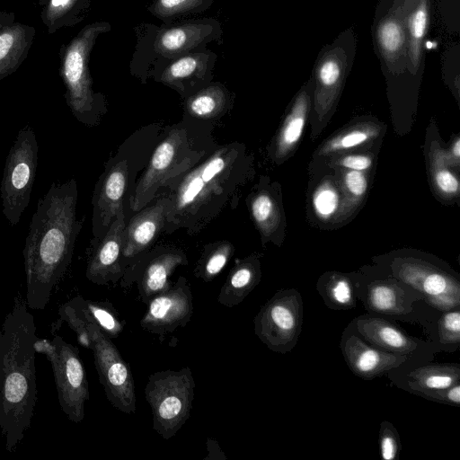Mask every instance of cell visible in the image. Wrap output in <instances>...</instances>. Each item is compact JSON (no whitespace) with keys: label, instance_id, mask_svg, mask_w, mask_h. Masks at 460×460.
<instances>
[{"label":"cell","instance_id":"31","mask_svg":"<svg viewBox=\"0 0 460 460\" xmlns=\"http://www.w3.org/2000/svg\"><path fill=\"white\" fill-rule=\"evenodd\" d=\"M366 297V305L376 313L400 315L410 309L404 291L394 282L376 281L369 284Z\"/></svg>","mask_w":460,"mask_h":460},{"label":"cell","instance_id":"22","mask_svg":"<svg viewBox=\"0 0 460 460\" xmlns=\"http://www.w3.org/2000/svg\"><path fill=\"white\" fill-rule=\"evenodd\" d=\"M58 314L61 320L71 317L93 323L110 338L119 336L124 329L123 323L110 302L93 301L76 296L61 305Z\"/></svg>","mask_w":460,"mask_h":460},{"label":"cell","instance_id":"26","mask_svg":"<svg viewBox=\"0 0 460 460\" xmlns=\"http://www.w3.org/2000/svg\"><path fill=\"white\" fill-rule=\"evenodd\" d=\"M234 94L223 84L211 82L185 98V111L190 119H218L232 106Z\"/></svg>","mask_w":460,"mask_h":460},{"label":"cell","instance_id":"12","mask_svg":"<svg viewBox=\"0 0 460 460\" xmlns=\"http://www.w3.org/2000/svg\"><path fill=\"white\" fill-rule=\"evenodd\" d=\"M356 47V35L349 28L319 52L310 80L314 103L319 109H328L338 100L352 66Z\"/></svg>","mask_w":460,"mask_h":460},{"label":"cell","instance_id":"3","mask_svg":"<svg viewBox=\"0 0 460 460\" xmlns=\"http://www.w3.org/2000/svg\"><path fill=\"white\" fill-rule=\"evenodd\" d=\"M36 324L15 298L0 329V429L12 453L31 427L37 402Z\"/></svg>","mask_w":460,"mask_h":460},{"label":"cell","instance_id":"6","mask_svg":"<svg viewBox=\"0 0 460 460\" xmlns=\"http://www.w3.org/2000/svg\"><path fill=\"white\" fill-rule=\"evenodd\" d=\"M206 151L198 148L194 137L183 124L172 127L157 145L144 173L137 181L129 205L137 212L147 206L162 190L196 166Z\"/></svg>","mask_w":460,"mask_h":460},{"label":"cell","instance_id":"41","mask_svg":"<svg viewBox=\"0 0 460 460\" xmlns=\"http://www.w3.org/2000/svg\"><path fill=\"white\" fill-rule=\"evenodd\" d=\"M434 181L440 192L445 195L452 196L458 193L459 181L447 167H438L436 169Z\"/></svg>","mask_w":460,"mask_h":460},{"label":"cell","instance_id":"19","mask_svg":"<svg viewBox=\"0 0 460 460\" xmlns=\"http://www.w3.org/2000/svg\"><path fill=\"white\" fill-rule=\"evenodd\" d=\"M411 0H394L376 23L374 39L380 61L388 72L407 69L406 14Z\"/></svg>","mask_w":460,"mask_h":460},{"label":"cell","instance_id":"30","mask_svg":"<svg viewBox=\"0 0 460 460\" xmlns=\"http://www.w3.org/2000/svg\"><path fill=\"white\" fill-rule=\"evenodd\" d=\"M412 393L447 388L460 383V365L456 363L431 364L417 367L409 373Z\"/></svg>","mask_w":460,"mask_h":460},{"label":"cell","instance_id":"24","mask_svg":"<svg viewBox=\"0 0 460 460\" xmlns=\"http://www.w3.org/2000/svg\"><path fill=\"white\" fill-rule=\"evenodd\" d=\"M36 30L14 22L0 31V81L14 73L28 57Z\"/></svg>","mask_w":460,"mask_h":460},{"label":"cell","instance_id":"8","mask_svg":"<svg viewBox=\"0 0 460 460\" xmlns=\"http://www.w3.org/2000/svg\"><path fill=\"white\" fill-rule=\"evenodd\" d=\"M39 146L31 125L22 128L7 154L0 185L3 214L12 226L21 220L31 200L36 178Z\"/></svg>","mask_w":460,"mask_h":460},{"label":"cell","instance_id":"29","mask_svg":"<svg viewBox=\"0 0 460 460\" xmlns=\"http://www.w3.org/2000/svg\"><path fill=\"white\" fill-rule=\"evenodd\" d=\"M92 0H48L40 19L49 35L83 22L91 10Z\"/></svg>","mask_w":460,"mask_h":460},{"label":"cell","instance_id":"43","mask_svg":"<svg viewBox=\"0 0 460 460\" xmlns=\"http://www.w3.org/2000/svg\"><path fill=\"white\" fill-rule=\"evenodd\" d=\"M372 163V158L366 155H349L337 161V164L343 168L360 172L368 170Z\"/></svg>","mask_w":460,"mask_h":460},{"label":"cell","instance_id":"21","mask_svg":"<svg viewBox=\"0 0 460 460\" xmlns=\"http://www.w3.org/2000/svg\"><path fill=\"white\" fill-rule=\"evenodd\" d=\"M341 349L350 371L364 380L381 376L408 359V355L380 349L356 335L343 339Z\"/></svg>","mask_w":460,"mask_h":460},{"label":"cell","instance_id":"10","mask_svg":"<svg viewBox=\"0 0 460 460\" xmlns=\"http://www.w3.org/2000/svg\"><path fill=\"white\" fill-rule=\"evenodd\" d=\"M302 296L295 288L276 292L253 319L254 332L271 351L285 354L297 343L303 326Z\"/></svg>","mask_w":460,"mask_h":460},{"label":"cell","instance_id":"20","mask_svg":"<svg viewBox=\"0 0 460 460\" xmlns=\"http://www.w3.org/2000/svg\"><path fill=\"white\" fill-rule=\"evenodd\" d=\"M160 195L154 205L139 210L126 226V241L122 252L126 269L143 255L157 235L164 232L169 199L164 194Z\"/></svg>","mask_w":460,"mask_h":460},{"label":"cell","instance_id":"4","mask_svg":"<svg viewBox=\"0 0 460 460\" xmlns=\"http://www.w3.org/2000/svg\"><path fill=\"white\" fill-rule=\"evenodd\" d=\"M135 31L137 44L129 67L143 84L172 60L206 49L208 43L223 34L221 22L215 18L189 19L160 26L141 23Z\"/></svg>","mask_w":460,"mask_h":460},{"label":"cell","instance_id":"40","mask_svg":"<svg viewBox=\"0 0 460 460\" xmlns=\"http://www.w3.org/2000/svg\"><path fill=\"white\" fill-rule=\"evenodd\" d=\"M428 400L452 406H460V383L443 389L415 394Z\"/></svg>","mask_w":460,"mask_h":460},{"label":"cell","instance_id":"25","mask_svg":"<svg viewBox=\"0 0 460 460\" xmlns=\"http://www.w3.org/2000/svg\"><path fill=\"white\" fill-rule=\"evenodd\" d=\"M261 279V263L256 257L236 260L221 287L217 302L229 308L241 304L260 283Z\"/></svg>","mask_w":460,"mask_h":460},{"label":"cell","instance_id":"13","mask_svg":"<svg viewBox=\"0 0 460 460\" xmlns=\"http://www.w3.org/2000/svg\"><path fill=\"white\" fill-rule=\"evenodd\" d=\"M193 314V296L185 277L180 276L169 288L153 297L140 320V327L156 334L159 341L180 327H184Z\"/></svg>","mask_w":460,"mask_h":460},{"label":"cell","instance_id":"39","mask_svg":"<svg viewBox=\"0 0 460 460\" xmlns=\"http://www.w3.org/2000/svg\"><path fill=\"white\" fill-rule=\"evenodd\" d=\"M438 335L443 344L458 345L460 343L459 308L444 312L438 323Z\"/></svg>","mask_w":460,"mask_h":460},{"label":"cell","instance_id":"33","mask_svg":"<svg viewBox=\"0 0 460 460\" xmlns=\"http://www.w3.org/2000/svg\"><path fill=\"white\" fill-rule=\"evenodd\" d=\"M234 252L228 241L207 245L194 269V276L204 282L212 281L226 267Z\"/></svg>","mask_w":460,"mask_h":460},{"label":"cell","instance_id":"7","mask_svg":"<svg viewBox=\"0 0 460 460\" xmlns=\"http://www.w3.org/2000/svg\"><path fill=\"white\" fill-rule=\"evenodd\" d=\"M195 381L189 367L151 374L145 397L153 418V429L164 439L176 435L190 418Z\"/></svg>","mask_w":460,"mask_h":460},{"label":"cell","instance_id":"28","mask_svg":"<svg viewBox=\"0 0 460 460\" xmlns=\"http://www.w3.org/2000/svg\"><path fill=\"white\" fill-rule=\"evenodd\" d=\"M312 87L310 81L305 84L293 102L276 141L275 155L282 158L288 155L299 141L310 106Z\"/></svg>","mask_w":460,"mask_h":460},{"label":"cell","instance_id":"36","mask_svg":"<svg viewBox=\"0 0 460 460\" xmlns=\"http://www.w3.org/2000/svg\"><path fill=\"white\" fill-rule=\"evenodd\" d=\"M376 134L377 131L372 125L352 128L328 141L321 153L327 155L361 146L372 139Z\"/></svg>","mask_w":460,"mask_h":460},{"label":"cell","instance_id":"38","mask_svg":"<svg viewBox=\"0 0 460 460\" xmlns=\"http://www.w3.org/2000/svg\"><path fill=\"white\" fill-rule=\"evenodd\" d=\"M378 443L382 459L396 460L398 458L402 445L400 436L392 423L383 421L380 424Z\"/></svg>","mask_w":460,"mask_h":460},{"label":"cell","instance_id":"42","mask_svg":"<svg viewBox=\"0 0 460 460\" xmlns=\"http://www.w3.org/2000/svg\"><path fill=\"white\" fill-rule=\"evenodd\" d=\"M344 184L347 190L357 198L363 196L367 189V180L360 171H348L344 174Z\"/></svg>","mask_w":460,"mask_h":460},{"label":"cell","instance_id":"11","mask_svg":"<svg viewBox=\"0 0 460 460\" xmlns=\"http://www.w3.org/2000/svg\"><path fill=\"white\" fill-rule=\"evenodd\" d=\"M89 344L94 365L110 403L123 413L136 412L134 377L129 365L121 357L111 338L93 324L87 323Z\"/></svg>","mask_w":460,"mask_h":460},{"label":"cell","instance_id":"14","mask_svg":"<svg viewBox=\"0 0 460 460\" xmlns=\"http://www.w3.org/2000/svg\"><path fill=\"white\" fill-rule=\"evenodd\" d=\"M185 253L177 249H165L141 255L128 265L120 279L123 288L137 284L141 302L146 304L172 285L170 277L181 265H187Z\"/></svg>","mask_w":460,"mask_h":460},{"label":"cell","instance_id":"27","mask_svg":"<svg viewBox=\"0 0 460 460\" xmlns=\"http://www.w3.org/2000/svg\"><path fill=\"white\" fill-rule=\"evenodd\" d=\"M430 18V0H411L406 14L407 69L416 74L423 59V43Z\"/></svg>","mask_w":460,"mask_h":460},{"label":"cell","instance_id":"23","mask_svg":"<svg viewBox=\"0 0 460 460\" xmlns=\"http://www.w3.org/2000/svg\"><path fill=\"white\" fill-rule=\"evenodd\" d=\"M354 323L359 334L380 349L408 355L418 347L411 337L383 318L365 314L356 318Z\"/></svg>","mask_w":460,"mask_h":460},{"label":"cell","instance_id":"2","mask_svg":"<svg viewBox=\"0 0 460 460\" xmlns=\"http://www.w3.org/2000/svg\"><path fill=\"white\" fill-rule=\"evenodd\" d=\"M251 169L243 145L234 142L214 150L161 193L169 199L164 232L198 234L226 208H234Z\"/></svg>","mask_w":460,"mask_h":460},{"label":"cell","instance_id":"35","mask_svg":"<svg viewBox=\"0 0 460 460\" xmlns=\"http://www.w3.org/2000/svg\"><path fill=\"white\" fill-rule=\"evenodd\" d=\"M249 207L252 217L261 234L274 232L277 221V207L269 192L259 190L250 197Z\"/></svg>","mask_w":460,"mask_h":460},{"label":"cell","instance_id":"37","mask_svg":"<svg viewBox=\"0 0 460 460\" xmlns=\"http://www.w3.org/2000/svg\"><path fill=\"white\" fill-rule=\"evenodd\" d=\"M339 205L340 195L332 185L323 184L314 191L313 207L319 217L323 219L332 217L338 210Z\"/></svg>","mask_w":460,"mask_h":460},{"label":"cell","instance_id":"16","mask_svg":"<svg viewBox=\"0 0 460 460\" xmlns=\"http://www.w3.org/2000/svg\"><path fill=\"white\" fill-rule=\"evenodd\" d=\"M126 226L122 211L101 238L92 241L85 270V276L92 283L103 286L116 283L122 278L126 270L122 259Z\"/></svg>","mask_w":460,"mask_h":460},{"label":"cell","instance_id":"5","mask_svg":"<svg viewBox=\"0 0 460 460\" xmlns=\"http://www.w3.org/2000/svg\"><path fill=\"white\" fill-rule=\"evenodd\" d=\"M111 30L108 22L89 23L59 49V75L66 89V103L75 118L87 127L99 124L106 111L105 96L93 90L89 61L99 36Z\"/></svg>","mask_w":460,"mask_h":460},{"label":"cell","instance_id":"18","mask_svg":"<svg viewBox=\"0 0 460 460\" xmlns=\"http://www.w3.org/2000/svg\"><path fill=\"white\" fill-rule=\"evenodd\" d=\"M217 59V55L208 49L187 53L166 64L152 78L187 98L212 82Z\"/></svg>","mask_w":460,"mask_h":460},{"label":"cell","instance_id":"32","mask_svg":"<svg viewBox=\"0 0 460 460\" xmlns=\"http://www.w3.org/2000/svg\"><path fill=\"white\" fill-rule=\"evenodd\" d=\"M316 288L324 304L333 310H349L356 307L357 302L350 279L341 273L328 272L323 275Z\"/></svg>","mask_w":460,"mask_h":460},{"label":"cell","instance_id":"1","mask_svg":"<svg viewBox=\"0 0 460 460\" xmlns=\"http://www.w3.org/2000/svg\"><path fill=\"white\" fill-rule=\"evenodd\" d=\"M77 199V183L72 178L52 182L38 200L22 251L30 309H45L72 261L82 227L76 217Z\"/></svg>","mask_w":460,"mask_h":460},{"label":"cell","instance_id":"45","mask_svg":"<svg viewBox=\"0 0 460 460\" xmlns=\"http://www.w3.org/2000/svg\"><path fill=\"white\" fill-rule=\"evenodd\" d=\"M451 152H452V155L455 156L458 160L459 155H460V140H459V138H456V141L454 142V144L452 146Z\"/></svg>","mask_w":460,"mask_h":460},{"label":"cell","instance_id":"15","mask_svg":"<svg viewBox=\"0 0 460 460\" xmlns=\"http://www.w3.org/2000/svg\"><path fill=\"white\" fill-rule=\"evenodd\" d=\"M394 276L424 296L432 307L446 312L459 308L460 283L452 275L422 262L405 261Z\"/></svg>","mask_w":460,"mask_h":460},{"label":"cell","instance_id":"44","mask_svg":"<svg viewBox=\"0 0 460 460\" xmlns=\"http://www.w3.org/2000/svg\"><path fill=\"white\" fill-rule=\"evenodd\" d=\"M15 22V14L12 12L1 11L0 12V31Z\"/></svg>","mask_w":460,"mask_h":460},{"label":"cell","instance_id":"9","mask_svg":"<svg viewBox=\"0 0 460 460\" xmlns=\"http://www.w3.org/2000/svg\"><path fill=\"white\" fill-rule=\"evenodd\" d=\"M35 349L45 355L51 365L61 410L71 421L81 422L90 394L78 349L61 336L54 335L52 340L38 338Z\"/></svg>","mask_w":460,"mask_h":460},{"label":"cell","instance_id":"34","mask_svg":"<svg viewBox=\"0 0 460 460\" xmlns=\"http://www.w3.org/2000/svg\"><path fill=\"white\" fill-rule=\"evenodd\" d=\"M214 0H153L147 11L164 23L176 22L210 8Z\"/></svg>","mask_w":460,"mask_h":460},{"label":"cell","instance_id":"46","mask_svg":"<svg viewBox=\"0 0 460 460\" xmlns=\"http://www.w3.org/2000/svg\"><path fill=\"white\" fill-rule=\"evenodd\" d=\"M38 2L43 7L47 4L48 0H38Z\"/></svg>","mask_w":460,"mask_h":460},{"label":"cell","instance_id":"17","mask_svg":"<svg viewBox=\"0 0 460 460\" xmlns=\"http://www.w3.org/2000/svg\"><path fill=\"white\" fill-rule=\"evenodd\" d=\"M129 177L128 162L111 159L95 184L93 204V234L101 238L115 217L123 211V199Z\"/></svg>","mask_w":460,"mask_h":460}]
</instances>
